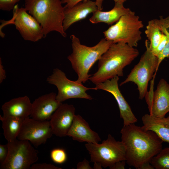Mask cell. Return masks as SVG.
<instances>
[{
    "instance_id": "17",
    "label": "cell",
    "mask_w": 169,
    "mask_h": 169,
    "mask_svg": "<svg viewBox=\"0 0 169 169\" xmlns=\"http://www.w3.org/2000/svg\"><path fill=\"white\" fill-rule=\"evenodd\" d=\"M150 114L157 117H165L169 112V84L164 79L160 80L154 91Z\"/></svg>"
},
{
    "instance_id": "24",
    "label": "cell",
    "mask_w": 169,
    "mask_h": 169,
    "mask_svg": "<svg viewBox=\"0 0 169 169\" xmlns=\"http://www.w3.org/2000/svg\"><path fill=\"white\" fill-rule=\"evenodd\" d=\"M150 163L154 169H169V147L162 149Z\"/></svg>"
},
{
    "instance_id": "30",
    "label": "cell",
    "mask_w": 169,
    "mask_h": 169,
    "mask_svg": "<svg viewBox=\"0 0 169 169\" xmlns=\"http://www.w3.org/2000/svg\"><path fill=\"white\" fill-rule=\"evenodd\" d=\"M8 148L7 144L0 145V163L2 164L5 161L7 157Z\"/></svg>"
},
{
    "instance_id": "22",
    "label": "cell",
    "mask_w": 169,
    "mask_h": 169,
    "mask_svg": "<svg viewBox=\"0 0 169 169\" xmlns=\"http://www.w3.org/2000/svg\"><path fill=\"white\" fill-rule=\"evenodd\" d=\"M145 33L149 42L150 49L153 52L159 44L162 35L156 19L148 22Z\"/></svg>"
},
{
    "instance_id": "13",
    "label": "cell",
    "mask_w": 169,
    "mask_h": 169,
    "mask_svg": "<svg viewBox=\"0 0 169 169\" xmlns=\"http://www.w3.org/2000/svg\"><path fill=\"white\" fill-rule=\"evenodd\" d=\"M75 108L72 105L62 104L49 120L53 135L59 137L67 136L75 115Z\"/></svg>"
},
{
    "instance_id": "1",
    "label": "cell",
    "mask_w": 169,
    "mask_h": 169,
    "mask_svg": "<svg viewBox=\"0 0 169 169\" xmlns=\"http://www.w3.org/2000/svg\"><path fill=\"white\" fill-rule=\"evenodd\" d=\"M135 124L124 125L120 131L126 163L137 169H154L150 162L162 149L163 141L154 132Z\"/></svg>"
},
{
    "instance_id": "9",
    "label": "cell",
    "mask_w": 169,
    "mask_h": 169,
    "mask_svg": "<svg viewBox=\"0 0 169 169\" xmlns=\"http://www.w3.org/2000/svg\"><path fill=\"white\" fill-rule=\"evenodd\" d=\"M46 81L57 88L58 93L56 98L60 103L72 98L92 100V98L86 91L90 90H96L95 88H88L76 81L70 80L64 72L58 68L53 70L52 74L47 78Z\"/></svg>"
},
{
    "instance_id": "25",
    "label": "cell",
    "mask_w": 169,
    "mask_h": 169,
    "mask_svg": "<svg viewBox=\"0 0 169 169\" xmlns=\"http://www.w3.org/2000/svg\"><path fill=\"white\" fill-rule=\"evenodd\" d=\"M50 157L54 163L62 164L64 163L67 159V155L65 150L62 148H56L50 152Z\"/></svg>"
},
{
    "instance_id": "19",
    "label": "cell",
    "mask_w": 169,
    "mask_h": 169,
    "mask_svg": "<svg viewBox=\"0 0 169 169\" xmlns=\"http://www.w3.org/2000/svg\"><path fill=\"white\" fill-rule=\"evenodd\" d=\"M142 121L143 129L154 132L163 142L169 143V116L161 118L146 114Z\"/></svg>"
},
{
    "instance_id": "29",
    "label": "cell",
    "mask_w": 169,
    "mask_h": 169,
    "mask_svg": "<svg viewBox=\"0 0 169 169\" xmlns=\"http://www.w3.org/2000/svg\"><path fill=\"white\" fill-rule=\"evenodd\" d=\"M31 169H61L51 164L45 163L33 164L31 166Z\"/></svg>"
},
{
    "instance_id": "33",
    "label": "cell",
    "mask_w": 169,
    "mask_h": 169,
    "mask_svg": "<svg viewBox=\"0 0 169 169\" xmlns=\"http://www.w3.org/2000/svg\"><path fill=\"white\" fill-rule=\"evenodd\" d=\"M6 78V71L2 65L1 59H0V83H1Z\"/></svg>"
},
{
    "instance_id": "4",
    "label": "cell",
    "mask_w": 169,
    "mask_h": 169,
    "mask_svg": "<svg viewBox=\"0 0 169 169\" xmlns=\"http://www.w3.org/2000/svg\"><path fill=\"white\" fill-rule=\"evenodd\" d=\"M62 4L60 0H25L24 8L40 25L44 38L52 31L67 36L63 27L64 9Z\"/></svg>"
},
{
    "instance_id": "8",
    "label": "cell",
    "mask_w": 169,
    "mask_h": 169,
    "mask_svg": "<svg viewBox=\"0 0 169 169\" xmlns=\"http://www.w3.org/2000/svg\"><path fill=\"white\" fill-rule=\"evenodd\" d=\"M7 157L0 169H29L38 159V151L27 140L16 139L7 143Z\"/></svg>"
},
{
    "instance_id": "14",
    "label": "cell",
    "mask_w": 169,
    "mask_h": 169,
    "mask_svg": "<svg viewBox=\"0 0 169 169\" xmlns=\"http://www.w3.org/2000/svg\"><path fill=\"white\" fill-rule=\"evenodd\" d=\"M53 92L40 96L32 103V118L38 120H49L52 115L62 104L58 101Z\"/></svg>"
},
{
    "instance_id": "5",
    "label": "cell",
    "mask_w": 169,
    "mask_h": 169,
    "mask_svg": "<svg viewBox=\"0 0 169 169\" xmlns=\"http://www.w3.org/2000/svg\"><path fill=\"white\" fill-rule=\"evenodd\" d=\"M143 27L139 17L131 11L122 16L103 33L105 38L113 43L122 42L135 47L141 39V29Z\"/></svg>"
},
{
    "instance_id": "28",
    "label": "cell",
    "mask_w": 169,
    "mask_h": 169,
    "mask_svg": "<svg viewBox=\"0 0 169 169\" xmlns=\"http://www.w3.org/2000/svg\"><path fill=\"white\" fill-rule=\"evenodd\" d=\"M167 39L165 35L162 33L161 40L155 49L152 52L154 54L158 57L165 47Z\"/></svg>"
},
{
    "instance_id": "10",
    "label": "cell",
    "mask_w": 169,
    "mask_h": 169,
    "mask_svg": "<svg viewBox=\"0 0 169 169\" xmlns=\"http://www.w3.org/2000/svg\"><path fill=\"white\" fill-rule=\"evenodd\" d=\"M24 8H19L16 5L13 9V16L8 21L1 20V26L13 24L23 39L33 42L44 38L42 28L38 21L28 13Z\"/></svg>"
},
{
    "instance_id": "15",
    "label": "cell",
    "mask_w": 169,
    "mask_h": 169,
    "mask_svg": "<svg viewBox=\"0 0 169 169\" xmlns=\"http://www.w3.org/2000/svg\"><path fill=\"white\" fill-rule=\"evenodd\" d=\"M64 9L63 27L65 32L73 23L84 19L98 10L95 1L91 0L82 1L71 7Z\"/></svg>"
},
{
    "instance_id": "23",
    "label": "cell",
    "mask_w": 169,
    "mask_h": 169,
    "mask_svg": "<svg viewBox=\"0 0 169 169\" xmlns=\"http://www.w3.org/2000/svg\"><path fill=\"white\" fill-rule=\"evenodd\" d=\"M161 33L166 36L167 42L164 49L157 57L158 59L157 70L162 61L166 58L169 57V16L163 18L162 16L159 19H156Z\"/></svg>"
},
{
    "instance_id": "6",
    "label": "cell",
    "mask_w": 169,
    "mask_h": 169,
    "mask_svg": "<svg viewBox=\"0 0 169 169\" xmlns=\"http://www.w3.org/2000/svg\"><path fill=\"white\" fill-rule=\"evenodd\" d=\"M146 50L138 63L131 70L126 78L120 84V86L132 82L137 86L139 98L143 99L147 91L148 83L152 79L154 73H156L158 63L157 57L155 55L149 48V42H145ZM155 74V73H154Z\"/></svg>"
},
{
    "instance_id": "27",
    "label": "cell",
    "mask_w": 169,
    "mask_h": 169,
    "mask_svg": "<svg viewBox=\"0 0 169 169\" xmlns=\"http://www.w3.org/2000/svg\"><path fill=\"white\" fill-rule=\"evenodd\" d=\"M20 0H0V9L4 11L13 10L16 3Z\"/></svg>"
},
{
    "instance_id": "2",
    "label": "cell",
    "mask_w": 169,
    "mask_h": 169,
    "mask_svg": "<svg viewBox=\"0 0 169 169\" xmlns=\"http://www.w3.org/2000/svg\"><path fill=\"white\" fill-rule=\"evenodd\" d=\"M135 47L122 42L113 43L98 60L97 71L89 80L95 84L116 76H123V70L139 55Z\"/></svg>"
},
{
    "instance_id": "11",
    "label": "cell",
    "mask_w": 169,
    "mask_h": 169,
    "mask_svg": "<svg viewBox=\"0 0 169 169\" xmlns=\"http://www.w3.org/2000/svg\"><path fill=\"white\" fill-rule=\"evenodd\" d=\"M53 135L49 120H38L28 117L24 119L17 139L28 140L37 148L45 143Z\"/></svg>"
},
{
    "instance_id": "7",
    "label": "cell",
    "mask_w": 169,
    "mask_h": 169,
    "mask_svg": "<svg viewBox=\"0 0 169 169\" xmlns=\"http://www.w3.org/2000/svg\"><path fill=\"white\" fill-rule=\"evenodd\" d=\"M85 146L90 155L91 161L99 163L105 168L111 167L118 161L126 160L125 146L110 134L101 144L87 143Z\"/></svg>"
},
{
    "instance_id": "3",
    "label": "cell",
    "mask_w": 169,
    "mask_h": 169,
    "mask_svg": "<svg viewBox=\"0 0 169 169\" xmlns=\"http://www.w3.org/2000/svg\"><path fill=\"white\" fill-rule=\"evenodd\" d=\"M72 52L67 57L72 67L78 75L77 82L82 84L89 79L90 68L113 43L105 38L102 39L95 45L88 47L81 44L74 35L70 36Z\"/></svg>"
},
{
    "instance_id": "35",
    "label": "cell",
    "mask_w": 169,
    "mask_h": 169,
    "mask_svg": "<svg viewBox=\"0 0 169 169\" xmlns=\"http://www.w3.org/2000/svg\"><path fill=\"white\" fill-rule=\"evenodd\" d=\"M115 3L120 4H123V3L125 2L126 0H112Z\"/></svg>"
},
{
    "instance_id": "18",
    "label": "cell",
    "mask_w": 169,
    "mask_h": 169,
    "mask_svg": "<svg viewBox=\"0 0 169 169\" xmlns=\"http://www.w3.org/2000/svg\"><path fill=\"white\" fill-rule=\"evenodd\" d=\"M32 103L27 96L13 99L5 102L1 109L3 116L25 119L31 115Z\"/></svg>"
},
{
    "instance_id": "32",
    "label": "cell",
    "mask_w": 169,
    "mask_h": 169,
    "mask_svg": "<svg viewBox=\"0 0 169 169\" xmlns=\"http://www.w3.org/2000/svg\"><path fill=\"white\" fill-rule=\"evenodd\" d=\"M126 160L119 161L116 162L110 169H124L126 163Z\"/></svg>"
},
{
    "instance_id": "26",
    "label": "cell",
    "mask_w": 169,
    "mask_h": 169,
    "mask_svg": "<svg viewBox=\"0 0 169 169\" xmlns=\"http://www.w3.org/2000/svg\"><path fill=\"white\" fill-rule=\"evenodd\" d=\"M87 0H61L62 4H66L64 8L71 7L79 2ZM103 0H96L95 2L98 9L102 11L103 9L102 4Z\"/></svg>"
},
{
    "instance_id": "31",
    "label": "cell",
    "mask_w": 169,
    "mask_h": 169,
    "mask_svg": "<svg viewBox=\"0 0 169 169\" xmlns=\"http://www.w3.org/2000/svg\"><path fill=\"white\" fill-rule=\"evenodd\" d=\"M77 169H93L90 165L89 162L86 159L84 158L81 162H79L77 165Z\"/></svg>"
},
{
    "instance_id": "21",
    "label": "cell",
    "mask_w": 169,
    "mask_h": 169,
    "mask_svg": "<svg viewBox=\"0 0 169 169\" xmlns=\"http://www.w3.org/2000/svg\"><path fill=\"white\" fill-rule=\"evenodd\" d=\"M24 119L0 115L3 135L8 142L12 141L17 138Z\"/></svg>"
},
{
    "instance_id": "20",
    "label": "cell",
    "mask_w": 169,
    "mask_h": 169,
    "mask_svg": "<svg viewBox=\"0 0 169 169\" xmlns=\"http://www.w3.org/2000/svg\"><path fill=\"white\" fill-rule=\"evenodd\" d=\"M131 11L130 8L124 7L123 4L115 3L113 8L109 11L97 10L93 13L89 20L93 24L102 22L111 25L116 23L122 16Z\"/></svg>"
},
{
    "instance_id": "34",
    "label": "cell",
    "mask_w": 169,
    "mask_h": 169,
    "mask_svg": "<svg viewBox=\"0 0 169 169\" xmlns=\"http://www.w3.org/2000/svg\"><path fill=\"white\" fill-rule=\"evenodd\" d=\"M93 169H101L102 166L99 163L97 162H94Z\"/></svg>"
},
{
    "instance_id": "12",
    "label": "cell",
    "mask_w": 169,
    "mask_h": 169,
    "mask_svg": "<svg viewBox=\"0 0 169 169\" xmlns=\"http://www.w3.org/2000/svg\"><path fill=\"white\" fill-rule=\"evenodd\" d=\"M119 77L116 76L111 79L96 84V90H102L111 94L117 103L120 117L123 121L124 125L135 123L137 121L131 108L119 90L118 81Z\"/></svg>"
},
{
    "instance_id": "16",
    "label": "cell",
    "mask_w": 169,
    "mask_h": 169,
    "mask_svg": "<svg viewBox=\"0 0 169 169\" xmlns=\"http://www.w3.org/2000/svg\"><path fill=\"white\" fill-rule=\"evenodd\" d=\"M67 135L80 142L96 144L101 141L98 134L91 129L88 123L79 115H75Z\"/></svg>"
}]
</instances>
